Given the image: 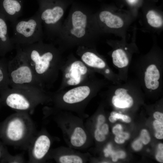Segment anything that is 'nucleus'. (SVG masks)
Instances as JSON below:
<instances>
[{
    "label": "nucleus",
    "mask_w": 163,
    "mask_h": 163,
    "mask_svg": "<svg viewBox=\"0 0 163 163\" xmlns=\"http://www.w3.org/2000/svg\"><path fill=\"white\" fill-rule=\"evenodd\" d=\"M43 87L53 82L57 73L59 58L58 50L43 41L28 44L16 45Z\"/></svg>",
    "instance_id": "nucleus-1"
},
{
    "label": "nucleus",
    "mask_w": 163,
    "mask_h": 163,
    "mask_svg": "<svg viewBox=\"0 0 163 163\" xmlns=\"http://www.w3.org/2000/svg\"><path fill=\"white\" fill-rule=\"evenodd\" d=\"M91 19L89 11L74 3L67 18L62 24L57 38L58 40L80 42L89 40Z\"/></svg>",
    "instance_id": "nucleus-2"
},
{
    "label": "nucleus",
    "mask_w": 163,
    "mask_h": 163,
    "mask_svg": "<svg viewBox=\"0 0 163 163\" xmlns=\"http://www.w3.org/2000/svg\"><path fill=\"white\" fill-rule=\"evenodd\" d=\"M38 3V12L44 33L50 39L57 38L62 25L69 0H36Z\"/></svg>",
    "instance_id": "nucleus-3"
},
{
    "label": "nucleus",
    "mask_w": 163,
    "mask_h": 163,
    "mask_svg": "<svg viewBox=\"0 0 163 163\" xmlns=\"http://www.w3.org/2000/svg\"><path fill=\"white\" fill-rule=\"evenodd\" d=\"M13 35L11 39L16 45L28 44L43 41L42 22L37 11L31 17L11 23Z\"/></svg>",
    "instance_id": "nucleus-4"
},
{
    "label": "nucleus",
    "mask_w": 163,
    "mask_h": 163,
    "mask_svg": "<svg viewBox=\"0 0 163 163\" xmlns=\"http://www.w3.org/2000/svg\"><path fill=\"white\" fill-rule=\"evenodd\" d=\"M15 49L16 55L8 66L9 84L11 87H33L43 89L25 58L18 49Z\"/></svg>",
    "instance_id": "nucleus-5"
},
{
    "label": "nucleus",
    "mask_w": 163,
    "mask_h": 163,
    "mask_svg": "<svg viewBox=\"0 0 163 163\" xmlns=\"http://www.w3.org/2000/svg\"><path fill=\"white\" fill-rule=\"evenodd\" d=\"M8 89L7 96L13 100L19 110L29 109L43 95V89L36 87L19 86Z\"/></svg>",
    "instance_id": "nucleus-6"
},
{
    "label": "nucleus",
    "mask_w": 163,
    "mask_h": 163,
    "mask_svg": "<svg viewBox=\"0 0 163 163\" xmlns=\"http://www.w3.org/2000/svg\"><path fill=\"white\" fill-rule=\"evenodd\" d=\"M23 0H0V13L11 23L22 14Z\"/></svg>",
    "instance_id": "nucleus-7"
},
{
    "label": "nucleus",
    "mask_w": 163,
    "mask_h": 163,
    "mask_svg": "<svg viewBox=\"0 0 163 163\" xmlns=\"http://www.w3.org/2000/svg\"><path fill=\"white\" fill-rule=\"evenodd\" d=\"M87 71V68L83 62L79 60L74 61L70 65L66 75L67 84L72 86L78 84Z\"/></svg>",
    "instance_id": "nucleus-8"
},
{
    "label": "nucleus",
    "mask_w": 163,
    "mask_h": 163,
    "mask_svg": "<svg viewBox=\"0 0 163 163\" xmlns=\"http://www.w3.org/2000/svg\"><path fill=\"white\" fill-rule=\"evenodd\" d=\"M161 74L159 70L155 64H149L146 67L144 73V81L146 88L155 90L159 86Z\"/></svg>",
    "instance_id": "nucleus-9"
},
{
    "label": "nucleus",
    "mask_w": 163,
    "mask_h": 163,
    "mask_svg": "<svg viewBox=\"0 0 163 163\" xmlns=\"http://www.w3.org/2000/svg\"><path fill=\"white\" fill-rule=\"evenodd\" d=\"M90 92V88L87 86H78L66 92L63 96V100L69 104L78 103L86 98Z\"/></svg>",
    "instance_id": "nucleus-10"
},
{
    "label": "nucleus",
    "mask_w": 163,
    "mask_h": 163,
    "mask_svg": "<svg viewBox=\"0 0 163 163\" xmlns=\"http://www.w3.org/2000/svg\"><path fill=\"white\" fill-rule=\"evenodd\" d=\"M15 47L9 36L7 21L0 13V54L3 55Z\"/></svg>",
    "instance_id": "nucleus-11"
},
{
    "label": "nucleus",
    "mask_w": 163,
    "mask_h": 163,
    "mask_svg": "<svg viewBox=\"0 0 163 163\" xmlns=\"http://www.w3.org/2000/svg\"><path fill=\"white\" fill-rule=\"evenodd\" d=\"M113 97L112 102L113 105L121 108L131 107L133 104V100L128 93V90L123 88H117Z\"/></svg>",
    "instance_id": "nucleus-12"
},
{
    "label": "nucleus",
    "mask_w": 163,
    "mask_h": 163,
    "mask_svg": "<svg viewBox=\"0 0 163 163\" xmlns=\"http://www.w3.org/2000/svg\"><path fill=\"white\" fill-rule=\"evenodd\" d=\"M25 125L23 121L19 118H15L9 122L7 129V135L10 140L18 141L23 137Z\"/></svg>",
    "instance_id": "nucleus-13"
},
{
    "label": "nucleus",
    "mask_w": 163,
    "mask_h": 163,
    "mask_svg": "<svg viewBox=\"0 0 163 163\" xmlns=\"http://www.w3.org/2000/svg\"><path fill=\"white\" fill-rule=\"evenodd\" d=\"M98 18L101 23L111 28H120L123 25V21L120 17L108 11H101L99 14Z\"/></svg>",
    "instance_id": "nucleus-14"
},
{
    "label": "nucleus",
    "mask_w": 163,
    "mask_h": 163,
    "mask_svg": "<svg viewBox=\"0 0 163 163\" xmlns=\"http://www.w3.org/2000/svg\"><path fill=\"white\" fill-rule=\"evenodd\" d=\"M50 145V141L45 135L39 136L36 139L33 149V154L37 159L42 158L48 152Z\"/></svg>",
    "instance_id": "nucleus-15"
},
{
    "label": "nucleus",
    "mask_w": 163,
    "mask_h": 163,
    "mask_svg": "<svg viewBox=\"0 0 163 163\" xmlns=\"http://www.w3.org/2000/svg\"><path fill=\"white\" fill-rule=\"evenodd\" d=\"M84 63L87 66L98 69H103L106 66L104 61L95 53L87 51L84 52L81 57Z\"/></svg>",
    "instance_id": "nucleus-16"
},
{
    "label": "nucleus",
    "mask_w": 163,
    "mask_h": 163,
    "mask_svg": "<svg viewBox=\"0 0 163 163\" xmlns=\"http://www.w3.org/2000/svg\"><path fill=\"white\" fill-rule=\"evenodd\" d=\"M113 62L116 67L122 69L127 67L129 59L125 52L121 49L114 50L112 54Z\"/></svg>",
    "instance_id": "nucleus-17"
},
{
    "label": "nucleus",
    "mask_w": 163,
    "mask_h": 163,
    "mask_svg": "<svg viewBox=\"0 0 163 163\" xmlns=\"http://www.w3.org/2000/svg\"><path fill=\"white\" fill-rule=\"evenodd\" d=\"M87 135L84 130L80 127H76L71 136L70 142L72 145L75 147H80L85 143Z\"/></svg>",
    "instance_id": "nucleus-18"
},
{
    "label": "nucleus",
    "mask_w": 163,
    "mask_h": 163,
    "mask_svg": "<svg viewBox=\"0 0 163 163\" xmlns=\"http://www.w3.org/2000/svg\"><path fill=\"white\" fill-rule=\"evenodd\" d=\"M146 17L148 24L153 27H159L163 24V19L161 17L153 10L148 11Z\"/></svg>",
    "instance_id": "nucleus-19"
},
{
    "label": "nucleus",
    "mask_w": 163,
    "mask_h": 163,
    "mask_svg": "<svg viewBox=\"0 0 163 163\" xmlns=\"http://www.w3.org/2000/svg\"><path fill=\"white\" fill-rule=\"evenodd\" d=\"M59 160L61 163H82L83 162L80 157L74 155H62L60 157Z\"/></svg>",
    "instance_id": "nucleus-20"
},
{
    "label": "nucleus",
    "mask_w": 163,
    "mask_h": 163,
    "mask_svg": "<svg viewBox=\"0 0 163 163\" xmlns=\"http://www.w3.org/2000/svg\"><path fill=\"white\" fill-rule=\"evenodd\" d=\"M0 66V84L2 82H5L7 84H9V81L8 71H5L4 69Z\"/></svg>",
    "instance_id": "nucleus-21"
},
{
    "label": "nucleus",
    "mask_w": 163,
    "mask_h": 163,
    "mask_svg": "<svg viewBox=\"0 0 163 163\" xmlns=\"http://www.w3.org/2000/svg\"><path fill=\"white\" fill-rule=\"evenodd\" d=\"M142 143L145 145L148 144L150 140V138L148 131L145 129H142L140 137Z\"/></svg>",
    "instance_id": "nucleus-22"
},
{
    "label": "nucleus",
    "mask_w": 163,
    "mask_h": 163,
    "mask_svg": "<svg viewBox=\"0 0 163 163\" xmlns=\"http://www.w3.org/2000/svg\"><path fill=\"white\" fill-rule=\"evenodd\" d=\"M94 137L96 140L100 142L104 141L106 138L105 135L98 128H96L94 131Z\"/></svg>",
    "instance_id": "nucleus-23"
},
{
    "label": "nucleus",
    "mask_w": 163,
    "mask_h": 163,
    "mask_svg": "<svg viewBox=\"0 0 163 163\" xmlns=\"http://www.w3.org/2000/svg\"><path fill=\"white\" fill-rule=\"evenodd\" d=\"M125 156V153L123 151H120L116 152L113 153L112 155V160L113 161H117L118 158H124Z\"/></svg>",
    "instance_id": "nucleus-24"
},
{
    "label": "nucleus",
    "mask_w": 163,
    "mask_h": 163,
    "mask_svg": "<svg viewBox=\"0 0 163 163\" xmlns=\"http://www.w3.org/2000/svg\"><path fill=\"white\" fill-rule=\"evenodd\" d=\"M153 125L156 131L163 132V123L155 120L153 122Z\"/></svg>",
    "instance_id": "nucleus-25"
},
{
    "label": "nucleus",
    "mask_w": 163,
    "mask_h": 163,
    "mask_svg": "<svg viewBox=\"0 0 163 163\" xmlns=\"http://www.w3.org/2000/svg\"><path fill=\"white\" fill-rule=\"evenodd\" d=\"M142 142L140 139H139L135 141L133 143L132 147L134 150L138 151L140 150L142 148Z\"/></svg>",
    "instance_id": "nucleus-26"
},
{
    "label": "nucleus",
    "mask_w": 163,
    "mask_h": 163,
    "mask_svg": "<svg viewBox=\"0 0 163 163\" xmlns=\"http://www.w3.org/2000/svg\"><path fill=\"white\" fill-rule=\"evenodd\" d=\"M105 121V118L104 115H99L97 118L96 128L100 129L101 126L104 123Z\"/></svg>",
    "instance_id": "nucleus-27"
},
{
    "label": "nucleus",
    "mask_w": 163,
    "mask_h": 163,
    "mask_svg": "<svg viewBox=\"0 0 163 163\" xmlns=\"http://www.w3.org/2000/svg\"><path fill=\"white\" fill-rule=\"evenodd\" d=\"M112 132L116 135L120 134L122 132V126L119 124H117L113 128Z\"/></svg>",
    "instance_id": "nucleus-28"
},
{
    "label": "nucleus",
    "mask_w": 163,
    "mask_h": 163,
    "mask_svg": "<svg viewBox=\"0 0 163 163\" xmlns=\"http://www.w3.org/2000/svg\"><path fill=\"white\" fill-rule=\"evenodd\" d=\"M156 158L157 160L159 162L161 163L163 162V149H158L157 154L156 155Z\"/></svg>",
    "instance_id": "nucleus-29"
},
{
    "label": "nucleus",
    "mask_w": 163,
    "mask_h": 163,
    "mask_svg": "<svg viewBox=\"0 0 163 163\" xmlns=\"http://www.w3.org/2000/svg\"><path fill=\"white\" fill-rule=\"evenodd\" d=\"M117 117L118 119H121L125 122L128 123L131 121L130 118L129 116L126 115L118 113Z\"/></svg>",
    "instance_id": "nucleus-30"
},
{
    "label": "nucleus",
    "mask_w": 163,
    "mask_h": 163,
    "mask_svg": "<svg viewBox=\"0 0 163 163\" xmlns=\"http://www.w3.org/2000/svg\"><path fill=\"white\" fill-rule=\"evenodd\" d=\"M154 118L156 120L163 123V114L159 112H156L153 114Z\"/></svg>",
    "instance_id": "nucleus-31"
},
{
    "label": "nucleus",
    "mask_w": 163,
    "mask_h": 163,
    "mask_svg": "<svg viewBox=\"0 0 163 163\" xmlns=\"http://www.w3.org/2000/svg\"><path fill=\"white\" fill-rule=\"evenodd\" d=\"M101 132L105 135L108 134L109 132V127L106 123L103 124L100 129Z\"/></svg>",
    "instance_id": "nucleus-32"
},
{
    "label": "nucleus",
    "mask_w": 163,
    "mask_h": 163,
    "mask_svg": "<svg viewBox=\"0 0 163 163\" xmlns=\"http://www.w3.org/2000/svg\"><path fill=\"white\" fill-rule=\"evenodd\" d=\"M115 141L117 143L121 144L123 143L125 139L120 135H116L115 138Z\"/></svg>",
    "instance_id": "nucleus-33"
},
{
    "label": "nucleus",
    "mask_w": 163,
    "mask_h": 163,
    "mask_svg": "<svg viewBox=\"0 0 163 163\" xmlns=\"http://www.w3.org/2000/svg\"><path fill=\"white\" fill-rule=\"evenodd\" d=\"M155 136L156 138L162 139L163 138V132L156 131Z\"/></svg>",
    "instance_id": "nucleus-34"
},
{
    "label": "nucleus",
    "mask_w": 163,
    "mask_h": 163,
    "mask_svg": "<svg viewBox=\"0 0 163 163\" xmlns=\"http://www.w3.org/2000/svg\"><path fill=\"white\" fill-rule=\"evenodd\" d=\"M120 135L125 140L127 139L129 137V134L127 133L122 132Z\"/></svg>",
    "instance_id": "nucleus-35"
},
{
    "label": "nucleus",
    "mask_w": 163,
    "mask_h": 163,
    "mask_svg": "<svg viewBox=\"0 0 163 163\" xmlns=\"http://www.w3.org/2000/svg\"><path fill=\"white\" fill-rule=\"evenodd\" d=\"M109 120L112 123H114L117 120V119L114 117L113 115H110L109 118Z\"/></svg>",
    "instance_id": "nucleus-36"
},
{
    "label": "nucleus",
    "mask_w": 163,
    "mask_h": 163,
    "mask_svg": "<svg viewBox=\"0 0 163 163\" xmlns=\"http://www.w3.org/2000/svg\"><path fill=\"white\" fill-rule=\"evenodd\" d=\"M128 2L131 4H133L135 3L137 0H127Z\"/></svg>",
    "instance_id": "nucleus-37"
},
{
    "label": "nucleus",
    "mask_w": 163,
    "mask_h": 163,
    "mask_svg": "<svg viewBox=\"0 0 163 163\" xmlns=\"http://www.w3.org/2000/svg\"><path fill=\"white\" fill-rule=\"evenodd\" d=\"M158 148L160 149H163V145L162 143H160L158 145Z\"/></svg>",
    "instance_id": "nucleus-38"
},
{
    "label": "nucleus",
    "mask_w": 163,
    "mask_h": 163,
    "mask_svg": "<svg viewBox=\"0 0 163 163\" xmlns=\"http://www.w3.org/2000/svg\"><path fill=\"white\" fill-rule=\"evenodd\" d=\"M117 112L115 111L112 112L110 113V115H113L115 114Z\"/></svg>",
    "instance_id": "nucleus-39"
}]
</instances>
